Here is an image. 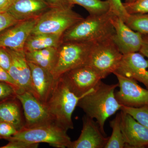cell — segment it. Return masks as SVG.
I'll use <instances>...</instances> for the list:
<instances>
[{
  "instance_id": "7c38bea8",
  "label": "cell",
  "mask_w": 148,
  "mask_h": 148,
  "mask_svg": "<svg viewBox=\"0 0 148 148\" xmlns=\"http://www.w3.org/2000/svg\"><path fill=\"white\" fill-rule=\"evenodd\" d=\"M38 18L18 21L0 32V47L24 51L25 43Z\"/></svg>"
},
{
  "instance_id": "8fae6325",
  "label": "cell",
  "mask_w": 148,
  "mask_h": 148,
  "mask_svg": "<svg viewBox=\"0 0 148 148\" xmlns=\"http://www.w3.org/2000/svg\"><path fill=\"white\" fill-rule=\"evenodd\" d=\"M115 30L113 40L123 54L139 52L142 45V34L130 28L116 15L111 18Z\"/></svg>"
},
{
  "instance_id": "44dd1931",
  "label": "cell",
  "mask_w": 148,
  "mask_h": 148,
  "mask_svg": "<svg viewBox=\"0 0 148 148\" xmlns=\"http://www.w3.org/2000/svg\"><path fill=\"white\" fill-rule=\"evenodd\" d=\"M57 48L49 47L34 51L25 52L27 61L51 72L54 67Z\"/></svg>"
},
{
  "instance_id": "484cf974",
  "label": "cell",
  "mask_w": 148,
  "mask_h": 148,
  "mask_svg": "<svg viewBox=\"0 0 148 148\" xmlns=\"http://www.w3.org/2000/svg\"><path fill=\"white\" fill-rule=\"evenodd\" d=\"M129 14L148 13V0H135L131 2L123 3Z\"/></svg>"
},
{
  "instance_id": "836d02e7",
  "label": "cell",
  "mask_w": 148,
  "mask_h": 148,
  "mask_svg": "<svg viewBox=\"0 0 148 148\" xmlns=\"http://www.w3.org/2000/svg\"><path fill=\"white\" fill-rule=\"evenodd\" d=\"M0 82L7 83L12 85L17 89V92L18 91V89L16 84L9 74L8 72L1 67H0Z\"/></svg>"
},
{
  "instance_id": "52a82bcc",
  "label": "cell",
  "mask_w": 148,
  "mask_h": 148,
  "mask_svg": "<svg viewBox=\"0 0 148 148\" xmlns=\"http://www.w3.org/2000/svg\"><path fill=\"white\" fill-rule=\"evenodd\" d=\"M123 55L112 38H110L94 43L88 65L96 70L105 79L116 71Z\"/></svg>"
},
{
  "instance_id": "4dcf8cb0",
  "label": "cell",
  "mask_w": 148,
  "mask_h": 148,
  "mask_svg": "<svg viewBox=\"0 0 148 148\" xmlns=\"http://www.w3.org/2000/svg\"><path fill=\"white\" fill-rule=\"evenodd\" d=\"M18 21L7 12L0 13V32Z\"/></svg>"
},
{
  "instance_id": "ac0fdd59",
  "label": "cell",
  "mask_w": 148,
  "mask_h": 148,
  "mask_svg": "<svg viewBox=\"0 0 148 148\" xmlns=\"http://www.w3.org/2000/svg\"><path fill=\"white\" fill-rule=\"evenodd\" d=\"M51 8L45 0H15L6 12L21 21L38 18Z\"/></svg>"
},
{
  "instance_id": "4316f807",
  "label": "cell",
  "mask_w": 148,
  "mask_h": 148,
  "mask_svg": "<svg viewBox=\"0 0 148 148\" xmlns=\"http://www.w3.org/2000/svg\"><path fill=\"white\" fill-rule=\"evenodd\" d=\"M107 1L110 5V10L125 22L129 14L126 12L121 0H107Z\"/></svg>"
},
{
  "instance_id": "30bf717a",
  "label": "cell",
  "mask_w": 148,
  "mask_h": 148,
  "mask_svg": "<svg viewBox=\"0 0 148 148\" xmlns=\"http://www.w3.org/2000/svg\"><path fill=\"white\" fill-rule=\"evenodd\" d=\"M118 80L119 90L115 93L116 100L123 106L131 108L148 106V89L136 81L114 73Z\"/></svg>"
},
{
  "instance_id": "277c9868",
  "label": "cell",
  "mask_w": 148,
  "mask_h": 148,
  "mask_svg": "<svg viewBox=\"0 0 148 148\" xmlns=\"http://www.w3.org/2000/svg\"><path fill=\"white\" fill-rule=\"evenodd\" d=\"M95 42H63L57 48L55 64L51 73L56 79L68 71L88 65Z\"/></svg>"
},
{
  "instance_id": "ba28073f",
  "label": "cell",
  "mask_w": 148,
  "mask_h": 148,
  "mask_svg": "<svg viewBox=\"0 0 148 148\" xmlns=\"http://www.w3.org/2000/svg\"><path fill=\"white\" fill-rule=\"evenodd\" d=\"M60 78L79 97H83L92 90L103 79L101 74L88 65L68 71Z\"/></svg>"
},
{
  "instance_id": "9a60e30c",
  "label": "cell",
  "mask_w": 148,
  "mask_h": 148,
  "mask_svg": "<svg viewBox=\"0 0 148 148\" xmlns=\"http://www.w3.org/2000/svg\"><path fill=\"white\" fill-rule=\"evenodd\" d=\"M83 127L78 139L71 142L69 148H103L108 140L97 122L86 115L82 118Z\"/></svg>"
},
{
  "instance_id": "6da1fadb",
  "label": "cell",
  "mask_w": 148,
  "mask_h": 148,
  "mask_svg": "<svg viewBox=\"0 0 148 148\" xmlns=\"http://www.w3.org/2000/svg\"><path fill=\"white\" fill-rule=\"evenodd\" d=\"M118 87V83L108 84L101 80L93 89L80 98L77 106L88 116L96 120L101 131L106 135L104 126L106 121L121 110L123 106L116 98L115 90Z\"/></svg>"
},
{
  "instance_id": "d590c367",
  "label": "cell",
  "mask_w": 148,
  "mask_h": 148,
  "mask_svg": "<svg viewBox=\"0 0 148 148\" xmlns=\"http://www.w3.org/2000/svg\"><path fill=\"white\" fill-rule=\"evenodd\" d=\"M12 2L13 0H0V13L6 12Z\"/></svg>"
},
{
  "instance_id": "d4e9b609",
  "label": "cell",
  "mask_w": 148,
  "mask_h": 148,
  "mask_svg": "<svg viewBox=\"0 0 148 148\" xmlns=\"http://www.w3.org/2000/svg\"><path fill=\"white\" fill-rule=\"evenodd\" d=\"M121 110L129 114L137 121L148 129V106L140 108L122 106Z\"/></svg>"
},
{
  "instance_id": "2e32d148",
  "label": "cell",
  "mask_w": 148,
  "mask_h": 148,
  "mask_svg": "<svg viewBox=\"0 0 148 148\" xmlns=\"http://www.w3.org/2000/svg\"><path fill=\"white\" fill-rule=\"evenodd\" d=\"M7 49L12 60L8 72L16 84L17 92L24 90L32 92V74L25 51Z\"/></svg>"
},
{
  "instance_id": "d6a6232c",
  "label": "cell",
  "mask_w": 148,
  "mask_h": 148,
  "mask_svg": "<svg viewBox=\"0 0 148 148\" xmlns=\"http://www.w3.org/2000/svg\"><path fill=\"white\" fill-rule=\"evenodd\" d=\"M51 7H72L73 5L70 2L69 0H45Z\"/></svg>"
},
{
  "instance_id": "ffe728a7",
  "label": "cell",
  "mask_w": 148,
  "mask_h": 148,
  "mask_svg": "<svg viewBox=\"0 0 148 148\" xmlns=\"http://www.w3.org/2000/svg\"><path fill=\"white\" fill-rule=\"evenodd\" d=\"M61 35L31 34L24 47L25 52L34 51L49 47L58 48L62 42Z\"/></svg>"
},
{
  "instance_id": "cb8c5ba5",
  "label": "cell",
  "mask_w": 148,
  "mask_h": 148,
  "mask_svg": "<svg viewBox=\"0 0 148 148\" xmlns=\"http://www.w3.org/2000/svg\"><path fill=\"white\" fill-rule=\"evenodd\" d=\"M125 22L133 31L148 34V13L129 14Z\"/></svg>"
},
{
  "instance_id": "603a6c76",
  "label": "cell",
  "mask_w": 148,
  "mask_h": 148,
  "mask_svg": "<svg viewBox=\"0 0 148 148\" xmlns=\"http://www.w3.org/2000/svg\"><path fill=\"white\" fill-rule=\"evenodd\" d=\"M72 4L81 6L86 10L89 15H101L110 10L108 2L102 0H69Z\"/></svg>"
},
{
  "instance_id": "1f68e13d",
  "label": "cell",
  "mask_w": 148,
  "mask_h": 148,
  "mask_svg": "<svg viewBox=\"0 0 148 148\" xmlns=\"http://www.w3.org/2000/svg\"><path fill=\"white\" fill-rule=\"evenodd\" d=\"M39 145L21 140H10L7 145L0 148H36L38 147Z\"/></svg>"
},
{
  "instance_id": "8992f818",
  "label": "cell",
  "mask_w": 148,
  "mask_h": 148,
  "mask_svg": "<svg viewBox=\"0 0 148 148\" xmlns=\"http://www.w3.org/2000/svg\"><path fill=\"white\" fill-rule=\"evenodd\" d=\"M7 140H18L33 143H48L58 148H69L71 143L67 131L55 123L33 128H23Z\"/></svg>"
},
{
  "instance_id": "5b68a950",
  "label": "cell",
  "mask_w": 148,
  "mask_h": 148,
  "mask_svg": "<svg viewBox=\"0 0 148 148\" xmlns=\"http://www.w3.org/2000/svg\"><path fill=\"white\" fill-rule=\"evenodd\" d=\"M84 18L72 7L51 8L37 19L32 34L62 36L68 29Z\"/></svg>"
},
{
  "instance_id": "4fadbf2b",
  "label": "cell",
  "mask_w": 148,
  "mask_h": 148,
  "mask_svg": "<svg viewBox=\"0 0 148 148\" xmlns=\"http://www.w3.org/2000/svg\"><path fill=\"white\" fill-rule=\"evenodd\" d=\"M148 60L140 52H135L123 54L114 73L142 83L148 89Z\"/></svg>"
},
{
  "instance_id": "5bb4252c",
  "label": "cell",
  "mask_w": 148,
  "mask_h": 148,
  "mask_svg": "<svg viewBox=\"0 0 148 148\" xmlns=\"http://www.w3.org/2000/svg\"><path fill=\"white\" fill-rule=\"evenodd\" d=\"M121 127L125 148H148V129L129 114L121 110Z\"/></svg>"
},
{
  "instance_id": "8d00e7d4",
  "label": "cell",
  "mask_w": 148,
  "mask_h": 148,
  "mask_svg": "<svg viewBox=\"0 0 148 148\" xmlns=\"http://www.w3.org/2000/svg\"><path fill=\"white\" fill-rule=\"evenodd\" d=\"M135 1V0H125V2L126 3H129V2H131L133 1Z\"/></svg>"
},
{
  "instance_id": "3957f363",
  "label": "cell",
  "mask_w": 148,
  "mask_h": 148,
  "mask_svg": "<svg viewBox=\"0 0 148 148\" xmlns=\"http://www.w3.org/2000/svg\"><path fill=\"white\" fill-rule=\"evenodd\" d=\"M81 98L75 95L59 77L45 105L53 123L67 131L74 128L72 115Z\"/></svg>"
},
{
  "instance_id": "d6986e66",
  "label": "cell",
  "mask_w": 148,
  "mask_h": 148,
  "mask_svg": "<svg viewBox=\"0 0 148 148\" xmlns=\"http://www.w3.org/2000/svg\"><path fill=\"white\" fill-rule=\"evenodd\" d=\"M23 110L21 102L16 97L0 102V122L10 123L19 131L25 125Z\"/></svg>"
},
{
  "instance_id": "7402d4cb",
  "label": "cell",
  "mask_w": 148,
  "mask_h": 148,
  "mask_svg": "<svg viewBox=\"0 0 148 148\" xmlns=\"http://www.w3.org/2000/svg\"><path fill=\"white\" fill-rule=\"evenodd\" d=\"M121 113L120 112L117 114L114 119L110 121V126L112 131L104 148H125V143L121 130Z\"/></svg>"
},
{
  "instance_id": "83f0119b",
  "label": "cell",
  "mask_w": 148,
  "mask_h": 148,
  "mask_svg": "<svg viewBox=\"0 0 148 148\" xmlns=\"http://www.w3.org/2000/svg\"><path fill=\"white\" fill-rule=\"evenodd\" d=\"M17 91L12 85L0 82V102L16 97Z\"/></svg>"
},
{
  "instance_id": "e575fe53",
  "label": "cell",
  "mask_w": 148,
  "mask_h": 148,
  "mask_svg": "<svg viewBox=\"0 0 148 148\" xmlns=\"http://www.w3.org/2000/svg\"><path fill=\"white\" fill-rule=\"evenodd\" d=\"M142 45L139 52L148 59V34H142Z\"/></svg>"
},
{
  "instance_id": "f1b7e54d",
  "label": "cell",
  "mask_w": 148,
  "mask_h": 148,
  "mask_svg": "<svg viewBox=\"0 0 148 148\" xmlns=\"http://www.w3.org/2000/svg\"><path fill=\"white\" fill-rule=\"evenodd\" d=\"M18 132L12 125L8 123L0 122V139H7L15 135Z\"/></svg>"
},
{
  "instance_id": "7a4b0ae2",
  "label": "cell",
  "mask_w": 148,
  "mask_h": 148,
  "mask_svg": "<svg viewBox=\"0 0 148 148\" xmlns=\"http://www.w3.org/2000/svg\"><path fill=\"white\" fill-rule=\"evenodd\" d=\"M114 14L110 10L101 15H89L66 31L62 36V42H97L112 38L115 30L111 18Z\"/></svg>"
},
{
  "instance_id": "74e56055",
  "label": "cell",
  "mask_w": 148,
  "mask_h": 148,
  "mask_svg": "<svg viewBox=\"0 0 148 148\" xmlns=\"http://www.w3.org/2000/svg\"><path fill=\"white\" fill-rule=\"evenodd\" d=\"M14 1H15V0H13V2Z\"/></svg>"
},
{
  "instance_id": "e0dca14e",
  "label": "cell",
  "mask_w": 148,
  "mask_h": 148,
  "mask_svg": "<svg viewBox=\"0 0 148 148\" xmlns=\"http://www.w3.org/2000/svg\"><path fill=\"white\" fill-rule=\"evenodd\" d=\"M28 63L32 74V93L45 105L56 79L50 71L33 63L29 62Z\"/></svg>"
},
{
  "instance_id": "9c48e42d",
  "label": "cell",
  "mask_w": 148,
  "mask_h": 148,
  "mask_svg": "<svg viewBox=\"0 0 148 148\" xmlns=\"http://www.w3.org/2000/svg\"><path fill=\"white\" fill-rule=\"evenodd\" d=\"M16 97L21 102L24 111L25 121L24 128H33L54 123L45 105L32 92L22 90L16 93Z\"/></svg>"
},
{
  "instance_id": "f546056e",
  "label": "cell",
  "mask_w": 148,
  "mask_h": 148,
  "mask_svg": "<svg viewBox=\"0 0 148 148\" xmlns=\"http://www.w3.org/2000/svg\"><path fill=\"white\" fill-rule=\"evenodd\" d=\"M12 61L11 56L7 49L0 47V67L8 71Z\"/></svg>"
}]
</instances>
